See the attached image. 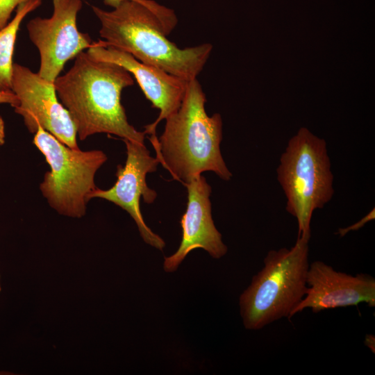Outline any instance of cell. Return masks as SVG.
<instances>
[{
  "mask_svg": "<svg viewBox=\"0 0 375 375\" xmlns=\"http://www.w3.org/2000/svg\"><path fill=\"white\" fill-rule=\"evenodd\" d=\"M54 84L80 140L105 133L144 143L146 134L128 123L121 103L123 89L134 84L132 74L121 65L97 60L83 51Z\"/></svg>",
  "mask_w": 375,
  "mask_h": 375,
  "instance_id": "6da1fadb",
  "label": "cell"
},
{
  "mask_svg": "<svg viewBox=\"0 0 375 375\" xmlns=\"http://www.w3.org/2000/svg\"><path fill=\"white\" fill-rule=\"evenodd\" d=\"M206 102L198 80L189 81L179 108L165 119L159 139L156 134L150 138L160 163L183 184L204 172H213L224 181L232 177L220 150L222 117L208 116Z\"/></svg>",
  "mask_w": 375,
  "mask_h": 375,
  "instance_id": "7a4b0ae2",
  "label": "cell"
},
{
  "mask_svg": "<svg viewBox=\"0 0 375 375\" xmlns=\"http://www.w3.org/2000/svg\"><path fill=\"white\" fill-rule=\"evenodd\" d=\"M92 9L101 23L103 44L127 52L144 64L188 82L197 78L212 51L209 43L177 47L167 39L153 12L138 1L124 0L108 11L94 6Z\"/></svg>",
  "mask_w": 375,
  "mask_h": 375,
  "instance_id": "3957f363",
  "label": "cell"
},
{
  "mask_svg": "<svg viewBox=\"0 0 375 375\" xmlns=\"http://www.w3.org/2000/svg\"><path fill=\"white\" fill-rule=\"evenodd\" d=\"M310 237H298L290 249L270 250L264 266L240 297L247 329L259 330L284 317L290 319L306 295Z\"/></svg>",
  "mask_w": 375,
  "mask_h": 375,
  "instance_id": "277c9868",
  "label": "cell"
},
{
  "mask_svg": "<svg viewBox=\"0 0 375 375\" xmlns=\"http://www.w3.org/2000/svg\"><path fill=\"white\" fill-rule=\"evenodd\" d=\"M276 173L287 199L285 209L297 219L298 237H310L313 212L334 194L326 141L301 128L289 140Z\"/></svg>",
  "mask_w": 375,
  "mask_h": 375,
  "instance_id": "5b68a950",
  "label": "cell"
},
{
  "mask_svg": "<svg viewBox=\"0 0 375 375\" xmlns=\"http://www.w3.org/2000/svg\"><path fill=\"white\" fill-rule=\"evenodd\" d=\"M33 142L51 169L40 185L43 197L59 214L83 217L89 195L97 188L95 174L107 160L105 153L70 148L41 126L38 127Z\"/></svg>",
  "mask_w": 375,
  "mask_h": 375,
  "instance_id": "8992f818",
  "label": "cell"
},
{
  "mask_svg": "<svg viewBox=\"0 0 375 375\" xmlns=\"http://www.w3.org/2000/svg\"><path fill=\"white\" fill-rule=\"evenodd\" d=\"M53 11L49 18L35 17L27 24L29 38L38 48V74L54 82L65 63L92 45L87 33L78 31L77 15L81 0H52Z\"/></svg>",
  "mask_w": 375,
  "mask_h": 375,
  "instance_id": "52a82bcc",
  "label": "cell"
},
{
  "mask_svg": "<svg viewBox=\"0 0 375 375\" xmlns=\"http://www.w3.org/2000/svg\"><path fill=\"white\" fill-rule=\"evenodd\" d=\"M11 90L18 99L15 112L23 117L30 133H35L41 126L66 146L78 149L76 126L67 110L58 101L54 82L14 63Z\"/></svg>",
  "mask_w": 375,
  "mask_h": 375,
  "instance_id": "ba28073f",
  "label": "cell"
},
{
  "mask_svg": "<svg viewBox=\"0 0 375 375\" xmlns=\"http://www.w3.org/2000/svg\"><path fill=\"white\" fill-rule=\"evenodd\" d=\"M123 140L126 147V160L124 166H117L116 183L108 190L97 188L89 195V200L93 198L106 199L126 210L136 223L144 241L162 251L165 242L147 226L140 208L141 197L149 204L156 198V191L147 184L146 176L156 171L159 160L150 155L144 143Z\"/></svg>",
  "mask_w": 375,
  "mask_h": 375,
  "instance_id": "9c48e42d",
  "label": "cell"
},
{
  "mask_svg": "<svg viewBox=\"0 0 375 375\" xmlns=\"http://www.w3.org/2000/svg\"><path fill=\"white\" fill-rule=\"evenodd\" d=\"M306 282V295L294 309L293 316L306 308L317 313L360 303L375 306V279L369 274L352 276L315 260L309 265Z\"/></svg>",
  "mask_w": 375,
  "mask_h": 375,
  "instance_id": "30bf717a",
  "label": "cell"
},
{
  "mask_svg": "<svg viewBox=\"0 0 375 375\" xmlns=\"http://www.w3.org/2000/svg\"><path fill=\"white\" fill-rule=\"evenodd\" d=\"M87 52L97 60L114 62L125 68L136 79L152 106L160 110L156 120L145 126V134H156L158 124L179 108L188 81L144 64L127 52L104 45L101 40L93 42Z\"/></svg>",
  "mask_w": 375,
  "mask_h": 375,
  "instance_id": "8fae6325",
  "label": "cell"
},
{
  "mask_svg": "<svg viewBox=\"0 0 375 375\" xmlns=\"http://www.w3.org/2000/svg\"><path fill=\"white\" fill-rule=\"evenodd\" d=\"M188 191V203L180 223L182 240L178 250L165 257L164 269L174 272L192 250L201 248L212 258H219L227 252L222 235L216 228L211 214V187L201 174L184 184Z\"/></svg>",
  "mask_w": 375,
  "mask_h": 375,
  "instance_id": "7c38bea8",
  "label": "cell"
},
{
  "mask_svg": "<svg viewBox=\"0 0 375 375\" xmlns=\"http://www.w3.org/2000/svg\"><path fill=\"white\" fill-rule=\"evenodd\" d=\"M41 3L42 0L20 3L14 18L0 30V91H12V57L17 34L23 19Z\"/></svg>",
  "mask_w": 375,
  "mask_h": 375,
  "instance_id": "4fadbf2b",
  "label": "cell"
},
{
  "mask_svg": "<svg viewBox=\"0 0 375 375\" xmlns=\"http://www.w3.org/2000/svg\"><path fill=\"white\" fill-rule=\"evenodd\" d=\"M124 0H103L105 5L112 8L117 7ZM146 6L157 17L162 26L164 32L169 35L176 27L178 18L174 10L162 6L153 0H133Z\"/></svg>",
  "mask_w": 375,
  "mask_h": 375,
  "instance_id": "5bb4252c",
  "label": "cell"
},
{
  "mask_svg": "<svg viewBox=\"0 0 375 375\" xmlns=\"http://www.w3.org/2000/svg\"><path fill=\"white\" fill-rule=\"evenodd\" d=\"M30 0H0V30L9 22L14 10L22 3Z\"/></svg>",
  "mask_w": 375,
  "mask_h": 375,
  "instance_id": "9a60e30c",
  "label": "cell"
},
{
  "mask_svg": "<svg viewBox=\"0 0 375 375\" xmlns=\"http://www.w3.org/2000/svg\"><path fill=\"white\" fill-rule=\"evenodd\" d=\"M374 208H373L367 215L363 217L358 222L354 223L353 224L348 227L339 228L337 234H338L340 237H343L350 231H355L359 230L360 228L363 227L367 222L374 219Z\"/></svg>",
  "mask_w": 375,
  "mask_h": 375,
  "instance_id": "2e32d148",
  "label": "cell"
},
{
  "mask_svg": "<svg viewBox=\"0 0 375 375\" xmlns=\"http://www.w3.org/2000/svg\"><path fill=\"white\" fill-rule=\"evenodd\" d=\"M0 103H8L13 108L18 103V99L12 91H0Z\"/></svg>",
  "mask_w": 375,
  "mask_h": 375,
  "instance_id": "e0dca14e",
  "label": "cell"
},
{
  "mask_svg": "<svg viewBox=\"0 0 375 375\" xmlns=\"http://www.w3.org/2000/svg\"><path fill=\"white\" fill-rule=\"evenodd\" d=\"M5 142V125L2 117L0 116V146Z\"/></svg>",
  "mask_w": 375,
  "mask_h": 375,
  "instance_id": "ac0fdd59",
  "label": "cell"
},
{
  "mask_svg": "<svg viewBox=\"0 0 375 375\" xmlns=\"http://www.w3.org/2000/svg\"><path fill=\"white\" fill-rule=\"evenodd\" d=\"M1 284H0V292H1Z\"/></svg>",
  "mask_w": 375,
  "mask_h": 375,
  "instance_id": "d6986e66",
  "label": "cell"
}]
</instances>
